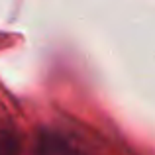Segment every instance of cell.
Segmentation results:
<instances>
[{
	"label": "cell",
	"mask_w": 155,
	"mask_h": 155,
	"mask_svg": "<svg viewBox=\"0 0 155 155\" xmlns=\"http://www.w3.org/2000/svg\"><path fill=\"white\" fill-rule=\"evenodd\" d=\"M0 155H20V141L8 130L0 132Z\"/></svg>",
	"instance_id": "1"
}]
</instances>
